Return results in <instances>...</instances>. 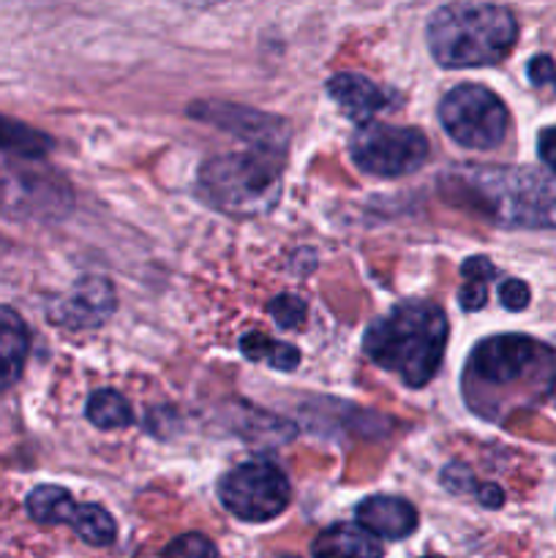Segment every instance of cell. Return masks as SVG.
<instances>
[{"mask_svg": "<svg viewBox=\"0 0 556 558\" xmlns=\"http://www.w3.org/2000/svg\"><path fill=\"white\" fill-rule=\"evenodd\" d=\"M439 189L450 205L505 229H556V174L532 167L461 163L445 169Z\"/></svg>", "mask_w": 556, "mask_h": 558, "instance_id": "1", "label": "cell"}, {"mask_svg": "<svg viewBox=\"0 0 556 558\" xmlns=\"http://www.w3.org/2000/svg\"><path fill=\"white\" fill-rule=\"evenodd\" d=\"M447 347V316L436 303H398L365 330L363 349L371 363L401 376L403 385L423 387L434 379Z\"/></svg>", "mask_w": 556, "mask_h": 558, "instance_id": "2", "label": "cell"}, {"mask_svg": "<svg viewBox=\"0 0 556 558\" xmlns=\"http://www.w3.org/2000/svg\"><path fill=\"white\" fill-rule=\"evenodd\" d=\"M518 22L505 5L450 3L428 20L431 54L445 69H483L507 58Z\"/></svg>", "mask_w": 556, "mask_h": 558, "instance_id": "3", "label": "cell"}, {"mask_svg": "<svg viewBox=\"0 0 556 558\" xmlns=\"http://www.w3.org/2000/svg\"><path fill=\"white\" fill-rule=\"evenodd\" d=\"M281 150L227 153L202 163L200 194L229 216H262L281 194Z\"/></svg>", "mask_w": 556, "mask_h": 558, "instance_id": "4", "label": "cell"}, {"mask_svg": "<svg viewBox=\"0 0 556 558\" xmlns=\"http://www.w3.org/2000/svg\"><path fill=\"white\" fill-rule=\"evenodd\" d=\"M439 123L458 145L472 147V150H491L505 140L510 114L494 90L467 82V85L452 87L442 98Z\"/></svg>", "mask_w": 556, "mask_h": 558, "instance_id": "5", "label": "cell"}, {"mask_svg": "<svg viewBox=\"0 0 556 558\" xmlns=\"http://www.w3.org/2000/svg\"><path fill=\"white\" fill-rule=\"evenodd\" d=\"M289 483L278 466L267 461H249L227 472L218 483V499L234 518L265 523L281 515L289 505Z\"/></svg>", "mask_w": 556, "mask_h": 558, "instance_id": "6", "label": "cell"}, {"mask_svg": "<svg viewBox=\"0 0 556 558\" xmlns=\"http://www.w3.org/2000/svg\"><path fill=\"white\" fill-rule=\"evenodd\" d=\"M349 153L358 169L376 178H401L418 172L428 161V140L418 129L368 123L360 125L349 142Z\"/></svg>", "mask_w": 556, "mask_h": 558, "instance_id": "7", "label": "cell"}, {"mask_svg": "<svg viewBox=\"0 0 556 558\" xmlns=\"http://www.w3.org/2000/svg\"><path fill=\"white\" fill-rule=\"evenodd\" d=\"M548 357L543 343L529 336H494L485 338L474 347L467 363V385L480 387H505L523 379L540 360Z\"/></svg>", "mask_w": 556, "mask_h": 558, "instance_id": "8", "label": "cell"}, {"mask_svg": "<svg viewBox=\"0 0 556 558\" xmlns=\"http://www.w3.org/2000/svg\"><path fill=\"white\" fill-rule=\"evenodd\" d=\"M114 289L107 278L101 276H85L76 281L65 298L49 308V319L58 325L69 327V330H90V327L104 325L114 311Z\"/></svg>", "mask_w": 556, "mask_h": 558, "instance_id": "9", "label": "cell"}, {"mask_svg": "<svg viewBox=\"0 0 556 558\" xmlns=\"http://www.w3.org/2000/svg\"><path fill=\"white\" fill-rule=\"evenodd\" d=\"M194 118L210 120V123L221 125V129L232 131V134L245 136V140L254 142L259 150H283V142H287L289 131L287 123L281 118H273V114L254 112V109L245 107H229V104H207V112L202 109H189Z\"/></svg>", "mask_w": 556, "mask_h": 558, "instance_id": "10", "label": "cell"}, {"mask_svg": "<svg viewBox=\"0 0 556 558\" xmlns=\"http://www.w3.org/2000/svg\"><path fill=\"white\" fill-rule=\"evenodd\" d=\"M354 515L363 532L382 539H403L418 529V510L398 496H371L360 501Z\"/></svg>", "mask_w": 556, "mask_h": 558, "instance_id": "11", "label": "cell"}, {"mask_svg": "<svg viewBox=\"0 0 556 558\" xmlns=\"http://www.w3.org/2000/svg\"><path fill=\"white\" fill-rule=\"evenodd\" d=\"M327 96L343 109L349 120L363 125H368V120L387 107L385 93L374 82L365 80L363 74H354V71H341V74L333 76L327 82Z\"/></svg>", "mask_w": 556, "mask_h": 558, "instance_id": "12", "label": "cell"}, {"mask_svg": "<svg viewBox=\"0 0 556 558\" xmlns=\"http://www.w3.org/2000/svg\"><path fill=\"white\" fill-rule=\"evenodd\" d=\"M31 336L22 316L9 305H0V392L16 385L25 368Z\"/></svg>", "mask_w": 556, "mask_h": 558, "instance_id": "13", "label": "cell"}, {"mask_svg": "<svg viewBox=\"0 0 556 558\" xmlns=\"http://www.w3.org/2000/svg\"><path fill=\"white\" fill-rule=\"evenodd\" d=\"M314 558H382V548L368 532L352 523H336L325 529L311 545Z\"/></svg>", "mask_w": 556, "mask_h": 558, "instance_id": "14", "label": "cell"}, {"mask_svg": "<svg viewBox=\"0 0 556 558\" xmlns=\"http://www.w3.org/2000/svg\"><path fill=\"white\" fill-rule=\"evenodd\" d=\"M27 515L36 523H44V526H58V523L74 521L76 505L74 496L65 488H58V485H38L36 490H31L27 496Z\"/></svg>", "mask_w": 556, "mask_h": 558, "instance_id": "15", "label": "cell"}, {"mask_svg": "<svg viewBox=\"0 0 556 558\" xmlns=\"http://www.w3.org/2000/svg\"><path fill=\"white\" fill-rule=\"evenodd\" d=\"M0 150L25 158H41L52 150V140L33 125L0 114Z\"/></svg>", "mask_w": 556, "mask_h": 558, "instance_id": "16", "label": "cell"}, {"mask_svg": "<svg viewBox=\"0 0 556 558\" xmlns=\"http://www.w3.org/2000/svg\"><path fill=\"white\" fill-rule=\"evenodd\" d=\"M240 349L254 363H267L270 368L287 371V374L300 365V352L292 343L273 341L265 332H249V336H243L240 338Z\"/></svg>", "mask_w": 556, "mask_h": 558, "instance_id": "17", "label": "cell"}, {"mask_svg": "<svg viewBox=\"0 0 556 558\" xmlns=\"http://www.w3.org/2000/svg\"><path fill=\"white\" fill-rule=\"evenodd\" d=\"M71 529L76 532V537H82L87 545H93V548H107V545H112L114 537H118L114 518L98 505L76 507Z\"/></svg>", "mask_w": 556, "mask_h": 558, "instance_id": "18", "label": "cell"}, {"mask_svg": "<svg viewBox=\"0 0 556 558\" xmlns=\"http://www.w3.org/2000/svg\"><path fill=\"white\" fill-rule=\"evenodd\" d=\"M87 420L101 430H118L131 425V407L120 392L98 390L87 398Z\"/></svg>", "mask_w": 556, "mask_h": 558, "instance_id": "19", "label": "cell"}, {"mask_svg": "<svg viewBox=\"0 0 556 558\" xmlns=\"http://www.w3.org/2000/svg\"><path fill=\"white\" fill-rule=\"evenodd\" d=\"M467 283L458 292V303L463 311H480L488 300V281L496 276V267L485 256H472L461 265Z\"/></svg>", "mask_w": 556, "mask_h": 558, "instance_id": "20", "label": "cell"}, {"mask_svg": "<svg viewBox=\"0 0 556 558\" xmlns=\"http://www.w3.org/2000/svg\"><path fill=\"white\" fill-rule=\"evenodd\" d=\"M267 311H270L273 322L278 327H283V330H294L305 319V303L298 294H278V298L270 300Z\"/></svg>", "mask_w": 556, "mask_h": 558, "instance_id": "21", "label": "cell"}, {"mask_svg": "<svg viewBox=\"0 0 556 558\" xmlns=\"http://www.w3.org/2000/svg\"><path fill=\"white\" fill-rule=\"evenodd\" d=\"M164 558H218L216 545L205 534H183L164 548Z\"/></svg>", "mask_w": 556, "mask_h": 558, "instance_id": "22", "label": "cell"}, {"mask_svg": "<svg viewBox=\"0 0 556 558\" xmlns=\"http://www.w3.org/2000/svg\"><path fill=\"white\" fill-rule=\"evenodd\" d=\"M529 298H532V292H529L527 283L518 281V278H507L499 287V300L507 311H523L529 305Z\"/></svg>", "mask_w": 556, "mask_h": 558, "instance_id": "23", "label": "cell"}, {"mask_svg": "<svg viewBox=\"0 0 556 558\" xmlns=\"http://www.w3.org/2000/svg\"><path fill=\"white\" fill-rule=\"evenodd\" d=\"M529 80L532 85L543 87V85H556V63L554 58L548 54H537V58L529 60Z\"/></svg>", "mask_w": 556, "mask_h": 558, "instance_id": "24", "label": "cell"}, {"mask_svg": "<svg viewBox=\"0 0 556 558\" xmlns=\"http://www.w3.org/2000/svg\"><path fill=\"white\" fill-rule=\"evenodd\" d=\"M537 153H540V158H543L545 167H548L551 172H556V125L540 131Z\"/></svg>", "mask_w": 556, "mask_h": 558, "instance_id": "25", "label": "cell"}, {"mask_svg": "<svg viewBox=\"0 0 556 558\" xmlns=\"http://www.w3.org/2000/svg\"><path fill=\"white\" fill-rule=\"evenodd\" d=\"M501 490L496 488V485H485V488H480V501H483L485 507H499L501 505Z\"/></svg>", "mask_w": 556, "mask_h": 558, "instance_id": "26", "label": "cell"}, {"mask_svg": "<svg viewBox=\"0 0 556 558\" xmlns=\"http://www.w3.org/2000/svg\"><path fill=\"white\" fill-rule=\"evenodd\" d=\"M551 392H554V403H556V381H554V387H551Z\"/></svg>", "mask_w": 556, "mask_h": 558, "instance_id": "27", "label": "cell"}, {"mask_svg": "<svg viewBox=\"0 0 556 558\" xmlns=\"http://www.w3.org/2000/svg\"><path fill=\"white\" fill-rule=\"evenodd\" d=\"M425 558H439V556H425Z\"/></svg>", "mask_w": 556, "mask_h": 558, "instance_id": "28", "label": "cell"}]
</instances>
